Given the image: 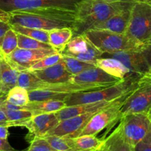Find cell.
<instances>
[{
  "label": "cell",
  "mask_w": 151,
  "mask_h": 151,
  "mask_svg": "<svg viewBox=\"0 0 151 151\" xmlns=\"http://www.w3.org/2000/svg\"><path fill=\"white\" fill-rule=\"evenodd\" d=\"M81 0H0L6 11L24 10L75 22L76 8Z\"/></svg>",
  "instance_id": "1"
},
{
  "label": "cell",
  "mask_w": 151,
  "mask_h": 151,
  "mask_svg": "<svg viewBox=\"0 0 151 151\" xmlns=\"http://www.w3.org/2000/svg\"><path fill=\"white\" fill-rule=\"evenodd\" d=\"M134 2L106 0H81L76 8L74 35L82 34L96 24L106 20Z\"/></svg>",
  "instance_id": "2"
},
{
  "label": "cell",
  "mask_w": 151,
  "mask_h": 151,
  "mask_svg": "<svg viewBox=\"0 0 151 151\" xmlns=\"http://www.w3.org/2000/svg\"><path fill=\"white\" fill-rule=\"evenodd\" d=\"M141 77V75H131L124 78L121 82L111 86L70 94L65 99L64 102L66 106H72L114 100L134 89L137 86L139 80Z\"/></svg>",
  "instance_id": "3"
},
{
  "label": "cell",
  "mask_w": 151,
  "mask_h": 151,
  "mask_svg": "<svg viewBox=\"0 0 151 151\" xmlns=\"http://www.w3.org/2000/svg\"><path fill=\"white\" fill-rule=\"evenodd\" d=\"M88 41L103 54L139 50L148 44H142L126 35L108 30L89 29L83 32Z\"/></svg>",
  "instance_id": "4"
},
{
  "label": "cell",
  "mask_w": 151,
  "mask_h": 151,
  "mask_svg": "<svg viewBox=\"0 0 151 151\" xmlns=\"http://www.w3.org/2000/svg\"><path fill=\"white\" fill-rule=\"evenodd\" d=\"M125 35L142 44L151 38V5L134 2Z\"/></svg>",
  "instance_id": "5"
},
{
  "label": "cell",
  "mask_w": 151,
  "mask_h": 151,
  "mask_svg": "<svg viewBox=\"0 0 151 151\" xmlns=\"http://www.w3.org/2000/svg\"><path fill=\"white\" fill-rule=\"evenodd\" d=\"M10 24H19L27 27L50 31L56 28L70 27L73 30L75 22L55 19L47 15L24 10L9 11Z\"/></svg>",
  "instance_id": "6"
},
{
  "label": "cell",
  "mask_w": 151,
  "mask_h": 151,
  "mask_svg": "<svg viewBox=\"0 0 151 151\" xmlns=\"http://www.w3.org/2000/svg\"><path fill=\"white\" fill-rule=\"evenodd\" d=\"M151 109V78L142 76L137 86L122 103L121 117L127 114L148 113Z\"/></svg>",
  "instance_id": "7"
},
{
  "label": "cell",
  "mask_w": 151,
  "mask_h": 151,
  "mask_svg": "<svg viewBox=\"0 0 151 151\" xmlns=\"http://www.w3.org/2000/svg\"><path fill=\"white\" fill-rule=\"evenodd\" d=\"M119 121L118 126L122 137L133 147L145 138L151 128L150 120L146 113L125 115Z\"/></svg>",
  "instance_id": "8"
},
{
  "label": "cell",
  "mask_w": 151,
  "mask_h": 151,
  "mask_svg": "<svg viewBox=\"0 0 151 151\" xmlns=\"http://www.w3.org/2000/svg\"><path fill=\"white\" fill-rule=\"evenodd\" d=\"M131 91L118 98L113 104L97 112L81 131L78 137L85 135L96 136L103 129L120 119V108L122 103Z\"/></svg>",
  "instance_id": "9"
},
{
  "label": "cell",
  "mask_w": 151,
  "mask_h": 151,
  "mask_svg": "<svg viewBox=\"0 0 151 151\" xmlns=\"http://www.w3.org/2000/svg\"><path fill=\"white\" fill-rule=\"evenodd\" d=\"M122 62L132 75H144L151 66V45L144 48L109 54Z\"/></svg>",
  "instance_id": "10"
},
{
  "label": "cell",
  "mask_w": 151,
  "mask_h": 151,
  "mask_svg": "<svg viewBox=\"0 0 151 151\" xmlns=\"http://www.w3.org/2000/svg\"><path fill=\"white\" fill-rule=\"evenodd\" d=\"M57 52L53 49H38L27 50L16 48L13 52L4 57L7 63L19 72L29 70L35 63L46 56L54 54Z\"/></svg>",
  "instance_id": "11"
},
{
  "label": "cell",
  "mask_w": 151,
  "mask_h": 151,
  "mask_svg": "<svg viewBox=\"0 0 151 151\" xmlns=\"http://www.w3.org/2000/svg\"><path fill=\"white\" fill-rule=\"evenodd\" d=\"M123 79L116 78L98 67H94L83 71L77 75H73L69 82L80 85H87L98 88H106L121 82Z\"/></svg>",
  "instance_id": "12"
},
{
  "label": "cell",
  "mask_w": 151,
  "mask_h": 151,
  "mask_svg": "<svg viewBox=\"0 0 151 151\" xmlns=\"http://www.w3.org/2000/svg\"><path fill=\"white\" fill-rule=\"evenodd\" d=\"M58 123L59 120L55 113L32 116L22 126L28 130V134L25 139L30 143L35 138H44Z\"/></svg>",
  "instance_id": "13"
},
{
  "label": "cell",
  "mask_w": 151,
  "mask_h": 151,
  "mask_svg": "<svg viewBox=\"0 0 151 151\" xmlns=\"http://www.w3.org/2000/svg\"><path fill=\"white\" fill-rule=\"evenodd\" d=\"M97 112H88L60 121L47 136H58L66 138L78 137L81 131Z\"/></svg>",
  "instance_id": "14"
},
{
  "label": "cell",
  "mask_w": 151,
  "mask_h": 151,
  "mask_svg": "<svg viewBox=\"0 0 151 151\" xmlns=\"http://www.w3.org/2000/svg\"><path fill=\"white\" fill-rule=\"evenodd\" d=\"M133 4L128 6L121 11L115 13L110 18L103 22L96 24L90 29H97L108 30L110 32L119 34H125L129 22L131 10Z\"/></svg>",
  "instance_id": "15"
},
{
  "label": "cell",
  "mask_w": 151,
  "mask_h": 151,
  "mask_svg": "<svg viewBox=\"0 0 151 151\" xmlns=\"http://www.w3.org/2000/svg\"><path fill=\"white\" fill-rule=\"evenodd\" d=\"M31 72H33L43 82L50 84L68 83L73 76L68 72L62 60L47 68Z\"/></svg>",
  "instance_id": "16"
},
{
  "label": "cell",
  "mask_w": 151,
  "mask_h": 151,
  "mask_svg": "<svg viewBox=\"0 0 151 151\" xmlns=\"http://www.w3.org/2000/svg\"><path fill=\"white\" fill-rule=\"evenodd\" d=\"M117 99L111 100V101H103L98 102V103H86V104L66 106V107L62 109L61 110L56 112L55 115L59 122H60V121L64 120V119H68V118L72 117V116H77V115L83 114L88 113V112L99 111L113 104Z\"/></svg>",
  "instance_id": "17"
},
{
  "label": "cell",
  "mask_w": 151,
  "mask_h": 151,
  "mask_svg": "<svg viewBox=\"0 0 151 151\" xmlns=\"http://www.w3.org/2000/svg\"><path fill=\"white\" fill-rule=\"evenodd\" d=\"M97 67L100 68L106 73L116 78L124 79L132 75L130 70L117 59L114 58H100L95 62Z\"/></svg>",
  "instance_id": "18"
},
{
  "label": "cell",
  "mask_w": 151,
  "mask_h": 151,
  "mask_svg": "<svg viewBox=\"0 0 151 151\" xmlns=\"http://www.w3.org/2000/svg\"><path fill=\"white\" fill-rule=\"evenodd\" d=\"M19 74V71L12 67L4 58L0 60V90L3 94H7L17 86Z\"/></svg>",
  "instance_id": "19"
},
{
  "label": "cell",
  "mask_w": 151,
  "mask_h": 151,
  "mask_svg": "<svg viewBox=\"0 0 151 151\" xmlns=\"http://www.w3.org/2000/svg\"><path fill=\"white\" fill-rule=\"evenodd\" d=\"M66 107V104L63 100H47L42 101L29 102L28 104L24 106V109L31 112L32 116L43 114L56 113Z\"/></svg>",
  "instance_id": "20"
},
{
  "label": "cell",
  "mask_w": 151,
  "mask_h": 151,
  "mask_svg": "<svg viewBox=\"0 0 151 151\" xmlns=\"http://www.w3.org/2000/svg\"><path fill=\"white\" fill-rule=\"evenodd\" d=\"M74 36L70 27L56 28L49 31V44L52 48L61 55L69 40Z\"/></svg>",
  "instance_id": "21"
},
{
  "label": "cell",
  "mask_w": 151,
  "mask_h": 151,
  "mask_svg": "<svg viewBox=\"0 0 151 151\" xmlns=\"http://www.w3.org/2000/svg\"><path fill=\"white\" fill-rule=\"evenodd\" d=\"M70 139L72 145L77 151H97L104 144V139H100L92 135L81 136Z\"/></svg>",
  "instance_id": "22"
},
{
  "label": "cell",
  "mask_w": 151,
  "mask_h": 151,
  "mask_svg": "<svg viewBox=\"0 0 151 151\" xmlns=\"http://www.w3.org/2000/svg\"><path fill=\"white\" fill-rule=\"evenodd\" d=\"M47 84L43 82L35 74L29 70H24L19 72L17 86L24 88L29 91L34 90L42 89Z\"/></svg>",
  "instance_id": "23"
},
{
  "label": "cell",
  "mask_w": 151,
  "mask_h": 151,
  "mask_svg": "<svg viewBox=\"0 0 151 151\" xmlns=\"http://www.w3.org/2000/svg\"><path fill=\"white\" fill-rule=\"evenodd\" d=\"M88 44L89 41L83 34L76 35L69 40L61 55L75 57L78 55L83 54L87 50Z\"/></svg>",
  "instance_id": "24"
},
{
  "label": "cell",
  "mask_w": 151,
  "mask_h": 151,
  "mask_svg": "<svg viewBox=\"0 0 151 151\" xmlns=\"http://www.w3.org/2000/svg\"><path fill=\"white\" fill-rule=\"evenodd\" d=\"M104 142L109 151H134V147L125 142L122 137L119 126L105 139Z\"/></svg>",
  "instance_id": "25"
},
{
  "label": "cell",
  "mask_w": 151,
  "mask_h": 151,
  "mask_svg": "<svg viewBox=\"0 0 151 151\" xmlns=\"http://www.w3.org/2000/svg\"><path fill=\"white\" fill-rule=\"evenodd\" d=\"M61 55L62 62L63 63L68 72L72 74V75H77L87 69L96 67V65L93 64V63L81 61L75 58L69 57V56L64 55Z\"/></svg>",
  "instance_id": "26"
},
{
  "label": "cell",
  "mask_w": 151,
  "mask_h": 151,
  "mask_svg": "<svg viewBox=\"0 0 151 151\" xmlns=\"http://www.w3.org/2000/svg\"><path fill=\"white\" fill-rule=\"evenodd\" d=\"M10 27L17 33L38 40L41 42L49 44V31L27 27L19 24H10Z\"/></svg>",
  "instance_id": "27"
},
{
  "label": "cell",
  "mask_w": 151,
  "mask_h": 151,
  "mask_svg": "<svg viewBox=\"0 0 151 151\" xmlns=\"http://www.w3.org/2000/svg\"><path fill=\"white\" fill-rule=\"evenodd\" d=\"M6 101L15 106L24 107L29 102L28 91L19 86H16L8 91L6 95Z\"/></svg>",
  "instance_id": "28"
},
{
  "label": "cell",
  "mask_w": 151,
  "mask_h": 151,
  "mask_svg": "<svg viewBox=\"0 0 151 151\" xmlns=\"http://www.w3.org/2000/svg\"><path fill=\"white\" fill-rule=\"evenodd\" d=\"M18 48L17 33L10 28L0 41V53L3 58L8 55Z\"/></svg>",
  "instance_id": "29"
},
{
  "label": "cell",
  "mask_w": 151,
  "mask_h": 151,
  "mask_svg": "<svg viewBox=\"0 0 151 151\" xmlns=\"http://www.w3.org/2000/svg\"><path fill=\"white\" fill-rule=\"evenodd\" d=\"M28 94H29V102L42 101V100H60L64 101L69 94H70L44 89L34 90V91H29Z\"/></svg>",
  "instance_id": "30"
},
{
  "label": "cell",
  "mask_w": 151,
  "mask_h": 151,
  "mask_svg": "<svg viewBox=\"0 0 151 151\" xmlns=\"http://www.w3.org/2000/svg\"><path fill=\"white\" fill-rule=\"evenodd\" d=\"M4 110V109H3ZM10 127H22L24 124L32 116L30 111L26 109L19 110H4Z\"/></svg>",
  "instance_id": "31"
},
{
  "label": "cell",
  "mask_w": 151,
  "mask_h": 151,
  "mask_svg": "<svg viewBox=\"0 0 151 151\" xmlns=\"http://www.w3.org/2000/svg\"><path fill=\"white\" fill-rule=\"evenodd\" d=\"M44 138L52 147L58 151H77L72 145L70 138L58 136H47Z\"/></svg>",
  "instance_id": "32"
},
{
  "label": "cell",
  "mask_w": 151,
  "mask_h": 151,
  "mask_svg": "<svg viewBox=\"0 0 151 151\" xmlns=\"http://www.w3.org/2000/svg\"><path fill=\"white\" fill-rule=\"evenodd\" d=\"M17 33V32H16ZM18 47L27 50H38V49H52L49 44L41 42L38 40L29 38L27 36L17 33Z\"/></svg>",
  "instance_id": "33"
},
{
  "label": "cell",
  "mask_w": 151,
  "mask_h": 151,
  "mask_svg": "<svg viewBox=\"0 0 151 151\" xmlns=\"http://www.w3.org/2000/svg\"><path fill=\"white\" fill-rule=\"evenodd\" d=\"M62 60V55L59 53L56 52L54 54H51L50 55L46 56L45 58L40 60L39 61L37 62L36 63L33 65L30 69L29 71L38 70V69H42L44 68H47L49 66H51L52 65L56 64Z\"/></svg>",
  "instance_id": "34"
},
{
  "label": "cell",
  "mask_w": 151,
  "mask_h": 151,
  "mask_svg": "<svg viewBox=\"0 0 151 151\" xmlns=\"http://www.w3.org/2000/svg\"><path fill=\"white\" fill-rule=\"evenodd\" d=\"M24 151H58L50 146L44 138H35L30 142L29 147Z\"/></svg>",
  "instance_id": "35"
},
{
  "label": "cell",
  "mask_w": 151,
  "mask_h": 151,
  "mask_svg": "<svg viewBox=\"0 0 151 151\" xmlns=\"http://www.w3.org/2000/svg\"><path fill=\"white\" fill-rule=\"evenodd\" d=\"M134 151H151V128L143 139L134 147Z\"/></svg>",
  "instance_id": "36"
},
{
  "label": "cell",
  "mask_w": 151,
  "mask_h": 151,
  "mask_svg": "<svg viewBox=\"0 0 151 151\" xmlns=\"http://www.w3.org/2000/svg\"><path fill=\"white\" fill-rule=\"evenodd\" d=\"M0 151H15V150L10 145L7 139H0Z\"/></svg>",
  "instance_id": "37"
},
{
  "label": "cell",
  "mask_w": 151,
  "mask_h": 151,
  "mask_svg": "<svg viewBox=\"0 0 151 151\" xmlns=\"http://www.w3.org/2000/svg\"><path fill=\"white\" fill-rule=\"evenodd\" d=\"M10 28L11 27H10V24L0 21V41H1V38L4 36V34L6 33V32L9 30Z\"/></svg>",
  "instance_id": "38"
},
{
  "label": "cell",
  "mask_w": 151,
  "mask_h": 151,
  "mask_svg": "<svg viewBox=\"0 0 151 151\" xmlns=\"http://www.w3.org/2000/svg\"><path fill=\"white\" fill-rule=\"evenodd\" d=\"M9 128L10 127L7 126V125H0V139H7L9 137Z\"/></svg>",
  "instance_id": "39"
},
{
  "label": "cell",
  "mask_w": 151,
  "mask_h": 151,
  "mask_svg": "<svg viewBox=\"0 0 151 151\" xmlns=\"http://www.w3.org/2000/svg\"><path fill=\"white\" fill-rule=\"evenodd\" d=\"M10 13L6 10H4L0 7V21L6 22V23H10Z\"/></svg>",
  "instance_id": "40"
},
{
  "label": "cell",
  "mask_w": 151,
  "mask_h": 151,
  "mask_svg": "<svg viewBox=\"0 0 151 151\" xmlns=\"http://www.w3.org/2000/svg\"><path fill=\"white\" fill-rule=\"evenodd\" d=\"M7 122V118L6 114L2 109H0V122Z\"/></svg>",
  "instance_id": "41"
},
{
  "label": "cell",
  "mask_w": 151,
  "mask_h": 151,
  "mask_svg": "<svg viewBox=\"0 0 151 151\" xmlns=\"http://www.w3.org/2000/svg\"><path fill=\"white\" fill-rule=\"evenodd\" d=\"M125 1H131V2H137V3H143V4H147L151 5V0H124Z\"/></svg>",
  "instance_id": "42"
},
{
  "label": "cell",
  "mask_w": 151,
  "mask_h": 151,
  "mask_svg": "<svg viewBox=\"0 0 151 151\" xmlns=\"http://www.w3.org/2000/svg\"><path fill=\"white\" fill-rule=\"evenodd\" d=\"M97 151H109V149H108L107 146L105 145V142H104V144L103 145V146H102V147H100L99 150H97Z\"/></svg>",
  "instance_id": "43"
},
{
  "label": "cell",
  "mask_w": 151,
  "mask_h": 151,
  "mask_svg": "<svg viewBox=\"0 0 151 151\" xmlns=\"http://www.w3.org/2000/svg\"><path fill=\"white\" fill-rule=\"evenodd\" d=\"M144 75H145V76L147 77V78H151V66H150V67L149 68L148 71H147V72H146V73Z\"/></svg>",
  "instance_id": "44"
},
{
  "label": "cell",
  "mask_w": 151,
  "mask_h": 151,
  "mask_svg": "<svg viewBox=\"0 0 151 151\" xmlns=\"http://www.w3.org/2000/svg\"><path fill=\"white\" fill-rule=\"evenodd\" d=\"M6 100V97H3V98L0 99V109H2V106H3V103H4V100Z\"/></svg>",
  "instance_id": "45"
},
{
  "label": "cell",
  "mask_w": 151,
  "mask_h": 151,
  "mask_svg": "<svg viewBox=\"0 0 151 151\" xmlns=\"http://www.w3.org/2000/svg\"><path fill=\"white\" fill-rule=\"evenodd\" d=\"M0 125H7V126L10 127V124H9L8 122H0Z\"/></svg>",
  "instance_id": "46"
},
{
  "label": "cell",
  "mask_w": 151,
  "mask_h": 151,
  "mask_svg": "<svg viewBox=\"0 0 151 151\" xmlns=\"http://www.w3.org/2000/svg\"><path fill=\"white\" fill-rule=\"evenodd\" d=\"M6 95H7V94H3L1 92V90H0V99L3 98V97H5Z\"/></svg>",
  "instance_id": "47"
},
{
  "label": "cell",
  "mask_w": 151,
  "mask_h": 151,
  "mask_svg": "<svg viewBox=\"0 0 151 151\" xmlns=\"http://www.w3.org/2000/svg\"><path fill=\"white\" fill-rule=\"evenodd\" d=\"M147 114H148L149 119H150V122H151V109H150V110L149 111H148V113H147Z\"/></svg>",
  "instance_id": "48"
},
{
  "label": "cell",
  "mask_w": 151,
  "mask_h": 151,
  "mask_svg": "<svg viewBox=\"0 0 151 151\" xmlns=\"http://www.w3.org/2000/svg\"><path fill=\"white\" fill-rule=\"evenodd\" d=\"M106 1H124V0H106Z\"/></svg>",
  "instance_id": "49"
},
{
  "label": "cell",
  "mask_w": 151,
  "mask_h": 151,
  "mask_svg": "<svg viewBox=\"0 0 151 151\" xmlns=\"http://www.w3.org/2000/svg\"><path fill=\"white\" fill-rule=\"evenodd\" d=\"M147 44H150V45H151V38H150V40L148 41V42H147Z\"/></svg>",
  "instance_id": "50"
},
{
  "label": "cell",
  "mask_w": 151,
  "mask_h": 151,
  "mask_svg": "<svg viewBox=\"0 0 151 151\" xmlns=\"http://www.w3.org/2000/svg\"><path fill=\"white\" fill-rule=\"evenodd\" d=\"M1 58H3V56H2V55H1V53H0V60H1Z\"/></svg>",
  "instance_id": "51"
},
{
  "label": "cell",
  "mask_w": 151,
  "mask_h": 151,
  "mask_svg": "<svg viewBox=\"0 0 151 151\" xmlns=\"http://www.w3.org/2000/svg\"><path fill=\"white\" fill-rule=\"evenodd\" d=\"M15 151H16V150H15Z\"/></svg>",
  "instance_id": "52"
}]
</instances>
